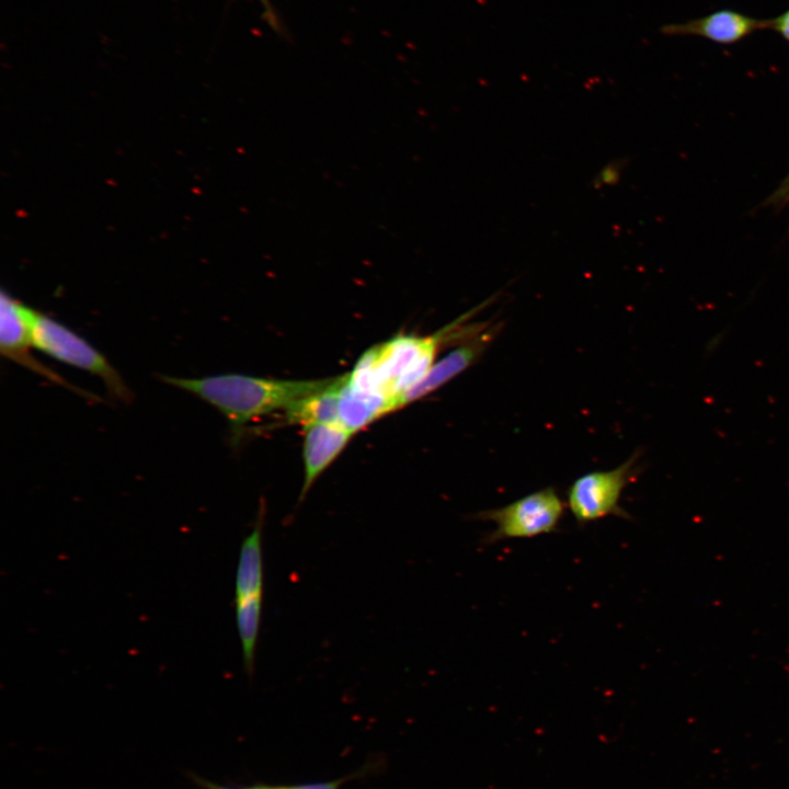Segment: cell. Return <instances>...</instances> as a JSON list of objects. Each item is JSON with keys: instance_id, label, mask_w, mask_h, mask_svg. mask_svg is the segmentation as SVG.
<instances>
[{"instance_id": "obj_1", "label": "cell", "mask_w": 789, "mask_h": 789, "mask_svg": "<svg viewBox=\"0 0 789 789\" xmlns=\"http://www.w3.org/2000/svg\"><path fill=\"white\" fill-rule=\"evenodd\" d=\"M495 296L473 307L454 322L430 335L399 334L367 350L347 374L350 388L388 402L391 412L399 410L402 396L419 382L436 361L438 350L448 341L470 338L489 322L467 321Z\"/></svg>"}, {"instance_id": "obj_2", "label": "cell", "mask_w": 789, "mask_h": 789, "mask_svg": "<svg viewBox=\"0 0 789 789\" xmlns=\"http://www.w3.org/2000/svg\"><path fill=\"white\" fill-rule=\"evenodd\" d=\"M163 380L216 408L228 420L237 441L248 423L286 410L297 400L325 387L332 378L297 380L219 374L201 378L165 376Z\"/></svg>"}, {"instance_id": "obj_3", "label": "cell", "mask_w": 789, "mask_h": 789, "mask_svg": "<svg viewBox=\"0 0 789 789\" xmlns=\"http://www.w3.org/2000/svg\"><path fill=\"white\" fill-rule=\"evenodd\" d=\"M34 348L56 361L98 376L116 399L130 402L133 393L106 357L87 340L56 319L30 309Z\"/></svg>"}, {"instance_id": "obj_4", "label": "cell", "mask_w": 789, "mask_h": 789, "mask_svg": "<svg viewBox=\"0 0 789 789\" xmlns=\"http://www.w3.org/2000/svg\"><path fill=\"white\" fill-rule=\"evenodd\" d=\"M565 504L553 487L525 495L505 506L484 510L473 519L493 522L495 528L483 536L482 545L506 539L533 538L559 530Z\"/></svg>"}, {"instance_id": "obj_5", "label": "cell", "mask_w": 789, "mask_h": 789, "mask_svg": "<svg viewBox=\"0 0 789 789\" xmlns=\"http://www.w3.org/2000/svg\"><path fill=\"white\" fill-rule=\"evenodd\" d=\"M639 455L634 454L611 470L593 471L579 477L569 488V510L579 526L614 515L630 518L619 501L626 487L638 473Z\"/></svg>"}, {"instance_id": "obj_6", "label": "cell", "mask_w": 789, "mask_h": 789, "mask_svg": "<svg viewBox=\"0 0 789 789\" xmlns=\"http://www.w3.org/2000/svg\"><path fill=\"white\" fill-rule=\"evenodd\" d=\"M30 309L21 304L10 294L1 291L0 298V352L10 361H13L25 368L52 380L53 382L68 388L88 399H95L69 384L60 375L56 374L41 362L36 361L31 352L33 346L30 329Z\"/></svg>"}, {"instance_id": "obj_7", "label": "cell", "mask_w": 789, "mask_h": 789, "mask_svg": "<svg viewBox=\"0 0 789 789\" xmlns=\"http://www.w3.org/2000/svg\"><path fill=\"white\" fill-rule=\"evenodd\" d=\"M499 329V323L490 322L479 333L466 339L445 356L435 361L424 377L402 396L399 409L428 396L469 368L491 344Z\"/></svg>"}, {"instance_id": "obj_8", "label": "cell", "mask_w": 789, "mask_h": 789, "mask_svg": "<svg viewBox=\"0 0 789 789\" xmlns=\"http://www.w3.org/2000/svg\"><path fill=\"white\" fill-rule=\"evenodd\" d=\"M302 444L304 480L299 502L324 470L338 458L354 433L341 422L308 425Z\"/></svg>"}, {"instance_id": "obj_9", "label": "cell", "mask_w": 789, "mask_h": 789, "mask_svg": "<svg viewBox=\"0 0 789 789\" xmlns=\"http://www.w3.org/2000/svg\"><path fill=\"white\" fill-rule=\"evenodd\" d=\"M768 28V20H757L732 10H720L684 23L664 25L668 36L695 35L719 44H733L758 30Z\"/></svg>"}, {"instance_id": "obj_10", "label": "cell", "mask_w": 789, "mask_h": 789, "mask_svg": "<svg viewBox=\"0 0 789 789\" xmlns=\"http://www.w3.org/2000/svg\"><path fill=\"white\" fill-rule=\"evenodd\" d=\"M264 517L265 506L263 504L260 506L255 526L241 545L236 574V601L263 596L262 536Z\"/></svg>"}, {"instance_id": "obj_11", "label": "cell", "mask_w": 789, "mask_h": 789, "mask_svg": "<svg viewBox=\"0 0 789 789\" xmlns=\"http://www.w3.org/2000/svg\"><path fill=\"white\" fill-rule=\"evenodd\" d=\"M346 375L332 378L323 388L297 400L285 411L288 423L312 424L340 422L341 393Z\"/></svg>"}, {"instance_id": "obj_12", "label": "cell", "mask_w": 789, "mask_h": 789, "mask_svg": "<svg viewBox=\"0 0 789 789\" xmlns=\"http://www.w3.org/2000/svg\"><path fill=\"white\" fill-rule=\"evenodd\" d=\"M263 596L236 601V618L247 675L254 673Z\"/></svg>"}, {"instance_id": "obj_13", "label": "cell", "mask_w": 789, "mask_h": 789, "mask_svg": "<svg viewBox=\"0 0 789 789\" xmlns=\"http://www.w3.org/2000/svg\"><path fill=\"white\" fill-rule=\"evenodd\" d=\"M622 172V160H614L604 165L594 176L592 184L594 187L613 186L619 183Z\"/></svg>"}, {"instance_id": "obj_14", "label": "cell", "mask_w": 789, "mask_h": 789, "mask_svg": "<svg viewBox=\"0 0 789 789\" xmlns=\"http://www.w3.org/2000/svg\"><path fill=\"white\" fill-rule=\"evenodd\" d=\"M339 778L328 781L302 782L287 786H279V789H341V786L348 779Z\"/></svg>"}, {"instance_id": "obj_15", "label": "cell", "mask_w": 789, "mask_h": 789, "mask_svg": "<svg viewBox=\"0 0 789 789\" xmlns=\"http://www.w3.org/2000/svg\"><path fill=\"white\" fill-rule=\"evenodd\" d=\"M194 780L203 789H279V786H272V785H267V784H252V785L241 786V787H230V786L218 785V784L211 782L207 779H203L199 777H194Z\"/></svg>"}, {"instance_id": "obj_16", "label": "cell", "mask_w": 789, "mask_h": 789, "mask_svg": "<svg viewBox=\"0 0 789 789\" xmlns=\"http://www.w3.org/2000/svg\"><path fill=\"white\" fill-rule=\"evenodd\" d=\"M768 28L776 31L789 42V10L776 19L768 20Z\"/></svg>"}, {"instance_id": "obj_17", "label": "cell", "mask_w": 789, "mask_h": 789, "mask_svg": "<svg viewBox=\"0 0 789 789\" xmlns=\"http://www.w3.org/2000/svg\"><path fill=\"white\" fill-rule=\"evenodd\" d=\"M789 197V174L771 196L773 203H780Z\"/></svg>"}, {"instance_id": "obj_18", "label": "cell", "mask_w": 789, "mask_h": 789, "mask_svg": "<svg viewBox=\"0 0 789 789\" xmlns=\"http://www.w3.org/2000/svg\"><path fill=\"white\" fill-rule=\"evenodd\" d=\"M260 1H261L262 5H263V9H264V11H265V16H266V19L270 21V23L272 24V26H276V19H275V16H274V14H273V10L271 9V5H270L268 0H260Z\"/></svg>"}]
</instances>
